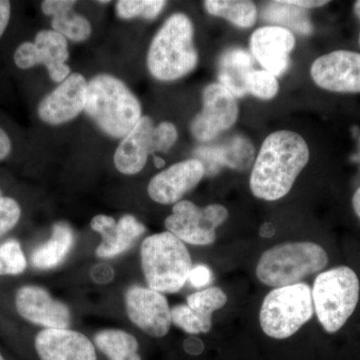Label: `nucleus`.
<instances>
[{
	"label": "nucleus",
	"mask_w": 360,
	"mask_h": 360,
	"mask_svg": "<svg viewBox=\"0 0 360 360\" xmlns=\"http://www.w3.org/2000/svg\"><path fill=\"white\" fill-rule=\"evenodd\" d=\"M309 160V146L302 135L288 130L269 134L253 165L251 193L259 200H281L290 193Z\"/></svg>",
	"instance_id": "1"
},
{
	"label": "nucleus",
	"mask_w": 360,
	"mask_h": 360,
	"mask_svg": "<svg viewBox=\"0 0 360 360\" xmlns=\"http://www.w3.org/2000/svg\"><path fill=\"white\" fill-rule=\"evenodd\" d=\"M84 111L104 134L115 139L127 136L142 117L136 96L110 75H97L87 84Z\"/></svg>",
	"instance_id": "2"
},
{
	"label": "nucleus",
	"mask_w": 360,
	"mask_h": 360,
	"mask_svg": "<svg viewBox=\"0 0 360 360\" xmlns=\"http://www.w3.org/2000/svg\"><path fill=\"white\" fill-rule=\"evenodd\" d=\"M193 34V25L188 16L172 14L149 47L148 68L150 75L161 82H172L189 75L198 63Z\"/></svg>",
	"instance_id": "3"
},
{
	"label": "nucleus",
	"mask_w": 360,
	"mask_h": 360,
	"mask_svg": "<svg viewBox=\"0 0 360 360\" xmlns=\"http://www.w3.org/2000/svg\"><path fill=\"white\" fill-rule=\"evenodd\" d=\"M141 257L142 271L150 290L175 293L188 281L193 269L191 255L184 241L170 232L144 239Z\"/></svg>",
	"instance_id": "4"
},
{
	"label": "nucleus",
	"mask_w": 360,
	"mask_h": 360,
	"mask_svg": "<svg viewBox=\"0 0 360 360\" xmlns=\"http://www.w3.org/2000/svg\"><path fill=\"white\" fill-rule=\"evenodd\" d=\"M328 264V253L317 243H286L262 253L257 276L265 285L283 288L300 283L305 277L326 269Z\"/></svg>",
	"instance_id": "5"
},
{
	"label": "nucleus",
	"mask_w": 360,
	"mask_h": 360,
	"mask_svg": "<svg viewBox=\"0 0 360 360\" xmlns=\"http://www.w3.org/2000/svg\"><path fill=\"white\" fill-rule=\"evenodd\" d=\"M360 283L354 269L335 267L315 278L312 300L317 319L328 333H335L356 309Z\"/></svg>",
	"instance_id": "6"
},
{
	"label": "nucleus",
	"mask_w": 360,
	"mask_h": 360,
	"mask_svg": "<svg viewBox=\"0 0 360 360\" xmlns=\"http://www.w3.org/2000/svg\"><path fill=\"white\" fill-rule=\"evenodd\" d=\"M314 307L309 284L277 288L265 296L260 309V326L265 335L285 340L311 319Z\"/></svg>",
	"instance_id": "7"
},
{
	"label": "nucleus",
	"mask_w": 360,
	"mask_h": 360,
	"mask_svg": "<svg viewBox=\"0 0 360 360\" xmlns=\"http://www.w3.org/2000/svg\"><path fill=\"white\" fill-rule=\"evenodd\" d=\"M229 219V210L221 205L198 207L189 200H180L172 207V214L165 219L167 231L184 243L193 245H210L217 239V227Z\"/></svg>",
	"instance_id": "8"
},
{
	"label": "nucleus",
	"mask_w": 360,
	"mask_h": 360,
	"mask_svg": "<svg viewBox=\"0 0 360 360\" xmlns=\"http://www.w3.org/2000/svg\"><path fill=\"white\" fill-rule=\"evenodd\" d=\"M70 56L68 41L54 30H40L34 42H23L14 52V63L20 70L44 65L54 82H65L70 77V68L66 65Z\"/></svg>",
	"instance_id": "9"
},
{
	"label": "nucleus",
	"mask_w": 360,
	"mask_h": 360,
	"mask_svg": "<svg viewBox=\"0 0 360 360\" xmlns=\"http://www.w3.org/2000/svg\"><path fill=\"white\" fill-rule=\"evenodd\" d=\"M203 108L191 122V134L200 141H212L233 127L238 117L236 97L220 84L207 85L202 94Z\"/></svg>",
	"instance_id": "10"
},
{
	"label": "nucleus",
	"mask_w": 360,
	"mask_h": 360,
	"mask_svg": "<svg viewBox=\"0 0 360 360\" xmlns=\"http://www.w3.org/2000/svg\"><path fill=\"white\" fill-rule=\"evenodd\" d=\"M125 307L130 321L146 335L160 338L167 335L172 326V309L162 293L130 286L125 293Z\"/></svg>",
	"instance_id": "11"
},
{
	"label": "nucleus",
	"mask_w": 360,
	"mask_h": 360,
	"mask_svg": "<svg viewBox=\"0 0 360 360\" xmlns=\"http://www.w3.org/2000/svg\"><path fill=\"white\" fill-rule=\"evenodd\" d=\"M312 79L321 89L340 94H359L360 53L336 51L314 61Z\"/></svg>",
	"instance_id": "12"
},
{
	"label": "nucleus",
	"mask_w": 360,
	"mask_h": 360,
	"mask_svg": "<svg viewBox=\"0 0 360 360\" xmlns=\"http://www.w3.org/2000/svg\"><path fill=\"white\" fill-rule=\"evenodd\" d=\"M205 176V167L198 158L175 163L150 180L148 187L149 198L160 205H175Z\"/></svg>",
	"instance_id": "13"
},
{
	"label": "nucleus",
	"mask_w": 360,
	"mask_h": 360,
	"mask_svg": "<svg viewBox=\"0 0 360 360\" xmlns=\"http://www.w3.org/2000/svg\"><path fill=\"white\" fill-rule=\"evenodd\" d=\"M86 94L84 75L72 73L42 99L39 105L40 120L51 125L70 122L84 110Z\"/></svg>",
	"instance_id": "14"
},
{
	"label": "nucleus",
	"mask_w": 360,
	"mask_h": 360,
	"mask_svg": "<svg viewBox=\"0 0 360 360\" xmlns=\"http://www.w3.org/2000/svg\"><path fill=\"white\" fill-rule=\"evenodd\" d=\"M15 307L22 319L44 329L70 326V309L65 303L53 300L39 286L26 285L20 288L15 295Z\"/></svg>",
	"instance_id": "15"
},
{
	"label": "nucleus",
	"mask_w": 360,
	"mask_h": 360,
	"mask_svg": "<svg viewBox=\"0 0 360 360\" xmlns=\"http://www.w3.org/2000/svg\"><path fill=\"white\" fill-rule=\"evenodd\" d=\"M295 45V35L283 26L258 28L250 39L253 56L274 77H281L290 68V53Z\"/></svg>",
	"instance_id": "16"
},
{
	"label": "nucleus",
	"mask_w": 360,
	"mask_h": 360,
	"mask_svg": "<svg viewBox=\"0 0 360 360\" xmlns=\"http://www.w3.org/2000/svg\"><path fill=\"white\" fill-rule=\"evenodd\" d=\"M40 360H97L96 347L82 333L68 328H49L35 338Z\"/></svg>",
	"instance_id": "17"
},
{
	"label": "nucleus",
	"mask_w": 360,
	"mask_h": 360,
	"mask_svg": "<svg viewBox=\"0 0 360 360\" xmlns=\"http://www.w3.org/2000/svg\"><path fill=\"white\" fill-rule=\"evenodd\" d=\"M90 226L101 233V243L96 255L101 258L122 255L146 231V227L131 214L123 215L118 221L108 215L98 214L91 219Z\"/></svg>",
	"instance_id": "18"
},
{
	"label": "nucleus",
	"mask_w": 360,
	"mask_h": 360,
	"mask_svg": "<svg viewBox=\"0 0 360 360\" xmlns=\"http://www.w3.org/2000/svg\"><path fill=\"white\" fill-rule=\"evenodd\" d=\"M155 124L148 116H142L131 131L123 137L116 149L115 165L123 174H139L146 167L149 155L153 153Z\"/></svg>",
	"instance_id": "19"
},
{
	"label": "nucleus",
	"mask_w": 360,
	"mask_h": 360,
	"mask_svg": "<svg viewBox=\"0 0 360 360\" xmlns=\"http://www.w3.org/2000/svg\"><path fill=\"white\" fill-rule=\"evenodd\" d=\"M229 143L219 148H201L195 151L202 162L205 175L212 176L219 172L221 167H229L238 170L250 167L255 155V148L250 141L238 136L229 139Z\"/></svg>",
	"instance_id": "20"
},
{
	"label": "nucleus",
	"mask_w": 360,
	"mask_h": 360,
	"mask_svg": "<svg viewBox=\"0 0 360 360\" xmlns=\"http://www.w3.org/2000/svg\"><path fill=\"white\" fill-rule=\"evenodd\" d=\"M253 70L252 58L239 47L227 49L219 61V79L234 97L245 96L248 92L246 82Z\"/></svg>",
	"instance_id": "21"
},
{
	"label": "nucleus",
	"mask_w": 360,
	"mask_h": 360,
	"mask_svg": "<svg viewBox=\"0 0 360 360\" xmlns=\"http://www.w3.org/2000/svg\"><path fill=\"white\" fill-rule=\"evenodd\" d=\"M73 229L66 222L59 221L52 227L51 238L39 246L32 255V264L37 269H54L63 264L75 246Z\"/></svg>",
	"instance_id": "22"
},
{
	"label": "nucleus",
	"mask_w": 360,
	"mask_h": 360,
	"mask_svg": "<svg viewBox=\"0 0 360 360\" xmlns=\"http://www.w3.org/2000/svg\"><path fill=\"white\" fill-rule=\"evenodd\" d=\"M96 347L110 360H141L136 338L120 329H103L94 335Z\"/></svg>",
	"instance_id": "23"
},
{
	"label": "nucleus",
	"mask_w": 360,
	"mask_h": 360,
	"mask_svg": "<svg viewBox=\"0 0 360 360\" xmlns=\"http://www.w3.org/2000/svg\"><path fill=\"white\" fill-rule=\"evenodd\" d=\"M205 7L208 13L224 18L239 28L252 27L257 18V6L251 1L206 0Z\"/></svg>",
	"instance_id": "24"
},
{
	"label": "nucleus",
	"mask_w": 360,
	"mask_h": 360,
	"mask_svg": "<svg viewBox=\"0 0 360 360\" xmlns=\"http://www.w3.org/2000/svg\"><path fill=\"white\" fill-rule=\"evenodd\" d=\"M262 18L270 22L279 23L302 35L312 32V25L304 9L290 6L285 1H274L265 7Z\"/></svg>",
	"instance_id": "25"
},
{
	"label": "nucleus",
	"mask_w": 360,
	"mask_h": 360,
	"mask_svg": "<svg viewBox=\"0 0 360 360\" xmlns=\"http://www.w3.org/2000/svg\"><path fill=\"white\" fill-rule=\"evenodd\" d=\"M227 296L219 288H206L187 296V305L200 319L202 333H210L212 326V314L226 304Z\"/></svg>",
	"instance_id": "26"
},
{
	"label": "nucleus",
	"mask_w": 360,
	"mask_h": 360,
	"mask_svg": "<svg viewBox=\"0 0 360 360\" xmlns=\"http://www.w3.org/2000/svg\"><path fill=\"white\" fill-rule=\"evenodd\" d=\"M51 26L54 32L75 42L84 41L89 39L92 30L89 21L72 11L53 16Z\"/></svg>",
	"instance_id": "27"
},
{
	"label": "nucleus",
	"mask_w": 360,
	"mask_h": 360,
	"mask_svg": "<svg viewBox=\"0 0 360 360\" xmlns=\"http://www.w3.org/2000/svg\"><path fill=\"white\" fill-rule=\"evenodd\" d=\"M167 6V1L160 0H120L116 4V13L122 20L143 18L155 20Z\"/></svg>",
	"instance_id": "28"
},
{
	"label": "nucleus",
	"mask_w": 360,
	"mask_h": 360,
	"mask_svg": "<svg viewBox=\"0 0 360 360\" xmlns=\"http://www.w3.org/2000/svg\"><path fill=\"white\" fill-rule=\"evenodd\" d=\"M26 258L20 243L8 240L0 245V276H18L26 269Z\"/></svg>",
	"instance_id": "29"
},
{
	"label": "nucleus",
	"mask_w": 360,
	"mask_h": 360,
	"mask_svg": "<svg viewBox=\"0 0 360 360\" xmlns=\"http://www.w3.org/2000/svg\"><path fill=\"white\" fill-rule=\"evenodd\" d=\"M248 94L264 101L274 98L278 92V82L274 75L266 70L251 71L246 82Z\"/></svg>",
	"instance_id": "30"
},
{
	"label": "nucleus",
	"mask_w": 360,
	"mask_h": 360,
	"mask_svg": "<svg viewBox=\"0 0 360 360\" xmlns=\"http://www.w3.org/2000/svg\"><path fill=\"white\" fill-rule=\"evenodd\" d=\"M172 322L175 326L181 328L189 335H198L202 333V326L200 319L188 305L179 304L172 307Z\"/></svg>",
	"instance_id": "31"
},
{
	"label": "nucleus",
	"mask_w": 360,
	"mask_h": 360,
	"mask_svg": "<svg viewBox=\"0 0 360 360\" xmlns=\"http://www.w3.org/2000/svg\"><path fill=\"white\" fill-rule=\"evenodd\" d=\"M20 215L18 201L11 198H0V238L18 224Z\"/></svg>",
	"instance_id": "32"
},
{
	"label": "nucleus",
	"mask_w": 360,
	"mask_h": 360,
	"mask_svg": "<svg viewBox=\"0 0 360 360\" xmlns=\"http://www.w3.org/2000/svg\"><path fill=\"white\" fill-rule=\"evenodd\" d=\"M177 141V129L172 122H161L153 131V153H167Z\"/></svg>",
	"instance_id": "33"
},
{
	"label": "nucleus",
	"mask_w": 360,
	"mask_h": 360,
	"mask_svg": "<svg viewBox=\"0 0 360 360\" xmlns=\"http://www.w3.org/2000/svg\"><path fill=\"white\" fill-rule=\"evenodd\" d=\"M212 281V270L205 264H198L193 267L189 274L188 281L195 288H205Z\"/></svg>",
	"instance_id": "34"
},
{
	"label": "nucleus",
	"mask_w": 360,
	"mask_h": 360,
	"mask_svg": "<svg viewBox=\"0 0 360 360\" xmlns=\"http://www.w3.org/2000/svg\"><path fill=\"white\" fill-rule=\"evenodd\" d=\"M75 4L77 1H70V0H45L41 4V9L44 14L53 18L65 11H72Z\"/></svg>",
	"instance_id": "35"
},
{
	"label": "nucleus",
	"mask_w": 360,
	"mask_h": 360,
	"mask_svg": "<svg viewBox=\"0 0 360 360\" xmlns=\"http://www.w3.org/2000/svg\"><path fill=\"white\" fill-rule=\"evenodd\" d=\"M92 277L98 283H106L113 277V270L106 264H99L92 270Z\"/></svg>",
	"instance_id": "36"
},
{
	"label": "nucleus",
	"mask_w": 360,
	"mask_h": 360,
	"mask_svg": "<svg viewBox=\"0 0 360 360\" xmlns=\"http://www.w3.org/2000/svg\"><path fill=\"white\" fill-rule=\"evenodd\" d=\"M184 349L186 354L191 355H200L205 350V345L196 336H189L184 341Z\"/></svg>",
	"instance_id": "37"
},
{
	"label": "nucleus",
	"mask_w": 360,
	"mask_h": 360,
	"mask_svg": "<svg viewBox=\"0 0 360 360\" xmlns=\"http://www.w3.org/2000/svg\"><path fill=\"white\" fill-rule=\"evenodd\" d=\"M11 4L6 0H0V37L6 32L11 18Z\"/></svg>",
	"instance_id": "38"
},
{
	"label": "nucleus",
	"mask_w": 360,
	"mask_h": 360,
	"mask_svg": "<svg viewBox=\"0 0 360 360\" xmlns=\"http://www.w3.org/2000/svg\"><path fill=\"white\" fill-rule=\"evenodd\" d=\"M286 4L290 6L300 7V8H316L328 4L329 1H322V0H286Z\"/></svg>",
	"instance_id": "39"
},
{
	"label": "nucleus",
	"mask_w": 360,
	"mask_h": 360,
	"mask_svg": "<svg viewBox=\"0 0 360 360\" xmlns=\"http://www.w3.org/2000/svg\"><path fill=\"white\" fill-rule=\"evenodd\" d=\"M11 151V141L8 135L0 127V160H4Z\"/></svg>",
	"instance_id": "40"
},
{
	"label": "nucleus",
	"mask_w": 360,
	"mask_h": 360,
	"mask_svg": "<svg viewBox=\"0 0 360 360\" xmlns=\"http://www.w3.org/2000/svg\"><path fill=\"white\" fill-rule=\"evenodd\" d=\"M259 234L262 238H270L276 234V227L271 222H265L259 229Z\"/></svg>",
	"instance_id": "41"
},
{
	"label": "nucleus",
	"mask_w": 360,
	"mask_h": 360,
	"mask_svg": "<svg viewBox=\"0 0 360 360\" xmlns=\"http://www.w3.org/2000/svg\"><path fill=\"white\" fill-rule=\"evenodd\" d=\"M352 206H354V212L360 219V187L354 194V198H352Z\"/></svg>",
	"instance_id": "42"
},
{
	"label": "nucleus",
	"mask_w": 360,
	"mask_h": 360,
	"mask_svg": "<svg viewBox=\"0 0 360 360\" xmlns=\"http://www.w3.org/2000/svg\"><path fill=\"white\" fill-rule=\"evenodd\" d=\"M153 160H155L156 167L161 168L165 167V161L160 158V156L153 155Z\"/></svg>",
	"instance_id": "43"
},
{
	"label": "nucleus",
	"mask_w": 360,
	"mask_h": 360,
	"mask_svg": "<svg viewBox=\"0 0 360 360\" xmlns=\"http://www.w3.org/2000/svg\"><path fill=\"white\" fill-rule=\"evenodd\" d=\"M354 13L356 14L357 18L360 20V0L354 4Z\"/></svg>",
	"instance_id": "44"
},
{
	"label": "nucleus",
	"mask_w": 360,
	"mask_h": 360,
	"mask_svg": "<svg viewBox=\"0 0 360 360\" xmlns=\"http://www.w3.org/2000/svg\"><path fill=\"white\" fill-rule=\"evenodd\" d=\"M99 4H110V1H99Z\"/></svg>",
	"instance_id": "45"
},
{
	"label": "nucleus",
	"mask_w": 360,
	"mask_h": 360,
	"mask_svg": "<svg viewBox=\"0 0 360 360\" xmlns=\"http://www.w3.org/2000/svg\"><path fill=\"white\" fill-rule=\"evenodd\" d=\"M0 360H4V357H2V355L0 354Z\"/></svg>",
	"instance_id": "46"
},
{
	"label": "nucleus",
	"mask_w": 360,
	"mask_h": 360,
	"mask_svg": "<svg viewBox=\"0 0 360 360\" xmlns=\"http://www.w3.org/2000/svg\"><path fill=\"white\" fill-rule=\"evenodd\" d=\"M359 45H360V33H359Z\"/></svg>",
	"instance_id": "47"
},
{
	"label": "nucleus",
	"mask_w": 360,
	"mask_h": 360,
	"mask_svg": "<svg viewBox=\"0 0 360 360\" xmlns=\"http://www.w3.org/2000/svg\"><path fill=\"white\" fill-rule=\"evenodd\" d=\"M0 198H1V193H0Z\"/></svg>",
	"instance_id": "48"
}]
</instances>
